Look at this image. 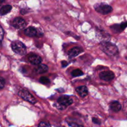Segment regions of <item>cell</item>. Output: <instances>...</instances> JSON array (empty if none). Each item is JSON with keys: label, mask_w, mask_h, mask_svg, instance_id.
<instances>
[{"label": "cell", "mask_w": 127, "mask_h": 127, "mask_svg": "<svg viewBox=\"0 0 127 127\" xmlns=\"http://www.w3.org/2000/svg\"><path fill=\"white\" fill-rule=\"evenodd\" d=\"M99 77L102 80L105 81H110L113 80L115 78V74L111 71H105L100 73Z\"/></svg>", "instance_id": "ba28073f"}, {"label": "cell", "mask_w": 127, "mask_h": 127, "mask_svg": "<svg viewBox=\"0 0 127 127\" xmlns=\"http://www.w3.org/2000/svg\"><path fill=\"white\" fill-rule=\"evenodd\" d=\"M12 26L17 29H22L26 26V22L22 17H16L12 21Z\"/></svg>", "instance_id": "52a82bcc"}, {"label": "cell", "mask_w": 127, "mask_h": 127, "mask_svg": "<svg viewBox=\"0 0 127 127\" xmlns=\"http://www.w3.org/2000/svg\"><path fill=\"white\" fill-rule=\"evenodd\" d=\"M39 81H40V83H42V84H49L50 83L49 79L45 76L41 77V78L39 79Z\"/></svg>", "instance_id": "2e32d148"}, {"label": "cell", "mask_w": 127, "mask_h": 127, "mask_svg": "<svg viewBox=\"0 0 127 127\" xmlns=\"http://www.w3.org/2000/svg\"><path fill=\"white\" fill-rule=\"evenodd\" d=\"M109 106H110V109L112 111L115 112H119L122 109L121 104L119 101H117V100L111 102L110 103Z\"/></svg>", "instance_id": "7c38bea8"}, {"label": "cell", "mask_w": 127, "mask_h": 127, "mask_svg": "<svg viewBox=\"0 0 127 127\" xmlns=\"http://www.w3.org/2000/svg\"><path fill=\"white\" fill-rule=\"evenodd\" d=\"M4 1V0H0V6H1L2 3H3Z\"/></svg>", "instance_id": "484cf974"}, {"label": "cell", "mask_w": 127, "mask_h": 127, "mask_svg": "<svg viewBox=\"0 0 127 127\" xmlns=\"http://www.w3.org/2000/svg\"><path fill=\"white\" fill-rule=\"evenodd\" d=\"M125 58H126V59L127 60V57H125Z\"/></svg>", "instance_id": "4316f807"}, {"label": "cell", "mask_w": 127, "mask_h": 127, "mask_svg": "<svg viewBox=\"0 0 127 127\" xmlns=\"http://www.w3.org/2000/svg\"><path fill=\"white\" fill-rule=\"evenodd\" d=\"M119 29H120V31L122 32V31L127 27V22H122V23H121L120 24H119Z\"/></svg>", "instance_id": "ac0fdd59"}, {"label": "cell", "mask_w": 127, "mask_h": 127, "mask_svg": "<svg viewBox=\"0 0 127 127\" xmlns=\"http://www.w3.org/2000/svg\"><path fill=\"white\" fill-rule=\"evenodd\" d=\"M3 37H4V31L3 29H2V27H1V26H0V43L2 42Z\"/></svg>", "instance_id": "ffe728a7"}, {"label": "cell", "mask_w": 127, "mask_h": 127, "mask_svg": "<svg viewBox=\"0 0 127 127\" xmlns=\"http://www.w3.org/2000/svg\"><path fill=\"white\" fill-rule=\"evenodd\" d=\"M24 33L26 35L28 36L29 37H40V36H42V33H40L39 31H37V29L33 27H32V26L26 28L24 30Z\"/></svg>", "instance_id": "5b68a950"}, {"label": "cell", "mask_w": 127, "mask_h": 127, "mask_svg": "<svg viewBox=\"0 0 127 127\" xmlns=\"http://www.w3.org/2000/svg\"><path fill=\"white\" fill-rule=\"evenodd\" d=\"M94 8L96 12L103 15H106L112 12L113 8L111 6L105 2H99L94 5Z\"/></svg>", "instance_id": "7a4b0ae2"}, {"label": "cell", "mask_w": 127, "mask_h": 127, "mask_svg": "<svg viewBox=\"0 0 127 127\" xmlns=\"http://www.w3.org/2000/svg\"><path fill=\"white\" fill-rule=\"evenodd\" d=\"M76 91L78 93V94L80 95L81 97H85L87 96L88 94V88L85 86H79L76 89Z\"/></svg>", "instance_id": "8fae6325"}, {"label": "cell", "mask_w": 127, "mask_h": 127, "mask_svg": "<svg viewBox=\"0 0 127 127\" xmlns=\"http://www.w3.org/2000/svg\"><path fill=\"white\" fill-rule=\"evenodd\" d=\"M83 74H84V73H83V72L79 69H74V70H73V71L71 72V75L73 76V77L80 76L83 75Z\"/></svg>", "instance_id": "9a60e30c"}, {"label": "cell", "mask_w": 127, "mask_h": 127, "mask_svg": "<svg viewBox=\"0 0 127 127\" xmlns=\"http://www.w3.org/2000/svg\"><path fill=\"white\" fill-rule=\"evenodd\" d=\"M38 127H51V125L48 122H41L38 124Z\"/></svg>", "instance_id": "e0dca14e"}, {"label": "cell", "mask_w": 127, "mask_h": 127, "mask_svg": "<svg viewBox=\"0 0 127 127\" xmlns=\"http://www.w3.org/2000/svg\"><path fill=\"white\" fill-rule=\"evenodd\" d=\"M93 122L95 124H98V125H100V124H101L100 120H99V119H97V118H93Z\"/></svg>", "instance_id": "7402d4cb"}, {"label": "cell", "mask_w": 127, "mask_h": 127, "mask_svg": "<svg viewBox=\"0 0 127 127\" xmlns=\"http://www.w3.org/2000/svg\"><path fill=\"white\" fill-rule=\"evenodd\" d=\"M12 6H11L9 4L4 5V6H2L0 8V15L1 16H4V15L7 14L9 12H11V11L12 10Z\"/></svg>", "instance_id": "4fadbf2b"}, {"label": "cell", "mask_w": 127, "mask_h": 127, "mask_svg": "<svg viewBox=\"0 0 127 127\" xmlns=\"http://www.w3.org/2000/svg\"><path fill=\"white\" fill-rule=\"evenodd\" d=\"M11 48L14 53L20 55H24L27 52L26 45L20 41H15L11 44Z\"/></svg>", "instance_id": "3957f363"}, {"label": "cell", "mask_w": 127, "mask_h": 127, "mask_svg": "<svg viewBox=\"0 0 127 127\" xmlns=\"http://www.w3.org/2000/svg\"><path fill=\"white\" fill-rule=\"evenodd\" d=\"M28 60L31 64L33 65H38L42 63V58L40 56L35 54H31L29 56Z\"/></svg>", "instance_id": "9c48e42d"}, {"label": "cell", "mask_w": 127, "mask_h": 127, "mask_svg": "<svg viewBox=\"0 0 127 127\" xmlns=\"http://www.w3.org/2000/svg\"><path fill=\"white\" fill-rule=\"evenodd\" d=\"M28 12V9H22L21 10V13L22 14H27Z\"/></svg>", "instance_id": "603a6c76"}, {"label": "cell", "mask_w": 127, "mask_h": 127, "mask_svg": "<svg viewBox=\"0 0 127 127\" xmlns=\"http://www.w3.org/2000/svg\"><path fill=\"white\" fill-rule=\"evenodd\" d=\"M124 111L126 112V115L127 117V100L124 103Z\"/></svg>", "instance_id": "d4e9b609"}, {"label": "cell", "mask_w": 127, "mask_h": 127, "mask_svg": "<svg viewBox=\"0 0 127 127\" xmlns=\"http://www.w3.org/2000/svg\"><path fill=\"white\" fill-rule=\"evenodd\" d=\"M82 52H83V49L79 47H75L68 51V55L70 57H77L78 55H79Z\"/></svg>", "instance_id": "30bf717a"}, {"label": "cell", "mask_w": 127, "mask_h": 127, "mask_svg": "<svg viewBox=\"0 0 127 127\" xmlns=\"http://www.w3.org/2000/svg\"><path fill=\"white\" fill-rule=\"evenodd\" d=\"M5 86V80L2 78L0 77V90L2 89Z\"/></svg>", "instance_id": "d6986e66"}, {"label": "cell", "mask_w": 127, "mask_h": 127, "mask_svg": "<svg viewBox=\"0 0 127 127\" xmlns=\"http://www.w3.org/2000/svg\"><path fill=\"white\" fill-rule=\"evenodd\" d=\"M18 94L22 99H24L26 101L31 103V104H35L37 102V100L35 99V98L29 92L27 91V90H24V89L21 90L19 92Z\"/></svg>", "instance_id": "277c9868"}, {"label": "cell", "mask_w": 127, "mask_h": 127, "mask_svg": "<svg viewBox=\"0 0 127 127\" xmlns=\"http://www.w3.org/2000/svg\"><path fill=\"white\" fill-rule=\"evenodd\" d=\"M62 67H66V66L68 65V63L67 62H66V61H62Z\"/></svg>", "instance_id": "cb8c5ba5"}, {"label": "cell", "mask_w": 127, "mask_h": 127, "mask_svg": "<svg viewBox=\"0 0 127 127\" xmlns=\"http://www.w3.org/2000/svg\"><path fill=\"white\" fill-rule=\"evenodd\" d=\"M57 102H58V104L64 107H66L73 104V100L70 97L67 96V95H63V96L58 98Z\"/></svg>", "instance_id": "8992f818"}, {"label": "cell", "mask_w": 127, "mask_h": 127, "mask_svg": "<svg viewBox=\"0 0 127 127\" xmlns=\"http://www.w3.org/2000/svg\"><path fill=\"white\" fill-rule=\"evenodd\" d=\"M100 48L102 50L110 57H114L119 54L117 47L110 42H102L100 43Z\"/></svg>", "instance_id": "6da1fadb"}, {"label": "cell", "mask_w": 127, "mask_h": 127, "mask_svg": "<svg viewBox=\"0 0 127 127\" xmlns=\"http://www.w3.org/2000/svg\"><path fill=\"white\" fill-rule=\"evenodd\" d=\"M48 68L46 64L40 63V64L38 65V67L36 69V71L38 74H42V73H46L48 71Z\"/></svg>", "instance_id": "5bb4252c"}, {"label": "cell", "mask_w": 127, "mask_h": 127, "mask_svg": "<svg viewBox=\"0 0 127 127\" xmlns=\"http://www.w3.org/2000/svg\"><path fill=\"white\" fill-rule=\"evenodd\" d=\"M68 125L71 127H84L83 125H78V124H76V123H68Z\"/></svg>", "instance_id": "44dd1931"}]
</instances>
